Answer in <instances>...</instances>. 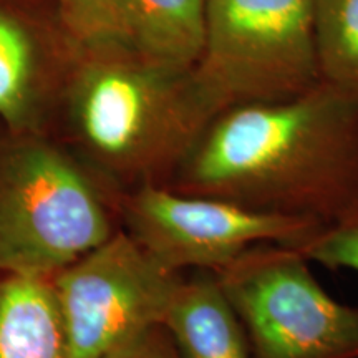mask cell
Returning a JSON list of instances; mask_svg holds the SVG:
<instances>
[{"mask_svg":"<svg viewBox=\"0 0 358 358\" xmlns=\"http://www.w3.org/2000/svg\"><path fill=\"white\" fill-rule=\"evenodd\" d=\"M163 325L182 358H252L243 322L214 272L182 277Z\"/></svg>","mask_w":358,"mask_h":358,"instance_id":"obj_8","label":"cell"},{"mask_svg":"<svg viewBox=\"0 0 358 358\" xmlns=\"http://www.w3.org/2000/svg\"><path fill=\"white\" fill-rule=\"evenodd\" d=\"M320 80L358 93V0H313Z\"/></svg>","mask_w":358,"mask_h":358,"instance_id":"obj_12","label":"cell"},{"mask_svg":"<svg viewBox=\"0 0 358 358\" xmlns=\"http://www.w3.org/2000/svg\"><path fill=\"white\" fill-rule=\"evenodd\" d=\"M120 201L77 156L15 136L0 148V275L50 279L118 231Z\"/></svg>","mask_w":358,"mask_h":358,"instance_id":"obj_3","label":"cell"},{"mask_svg":"<svg viewBox=\"0 0 358 358\" xmlns=\"http://www.w3.org/2000/svg\"><path fill=\"white\" fill-rule=\"evenodd\" d=\"M120 214L124 231L161 266L179 274L186 268L217 274L254 245L299 248L324 227L153 182L124 191Z\"/></svg>","mask_w":358,"mask_h":358,"instance_id":"obj_6","label":"cell"},{"mask_svg":"<svg viewBox=\"0 0 358 358\" xmlns=\"http://www.w3.org/2000/svg\"><path fill=\"white\" fill-rule=\"evenodd\" d=\"M181 280L124 229L62 268L50 284L71 358H103L163 324Z\"/></svg>","mask_w":358,"mask_h":358,"instance_id":"obj_7","label":"cell"},{"mask_svg":"<svg viewBox=\"0 0 358 358\" xmlns=\"http://www.w3.org/2000/svg\"><path fill=\"white\" fill-rule=\"evenodd\" d=\"M55 71L32 30L0 8V120L13 136L37 134Z\"/></svg>","mask_w":358,"mask_h":358,"instance_id":"obj_9","label":"cell"},{"mask_svg":"<svg viewBox=\"0 0 358 358\" xmlns=\"http://www.w3.org/2000/svg\"><path fill=\"white\" fill-rule=\"evenodd\" d=\"M127 43L176 69H194L204 50L208 0H122Z\"/></svg>","mask_w":358,"mask_h":358,"instance_id":"obj_11","label":"cell"},{"mask_svg":"<svg viewBox=\"0 0 358 358\" xmlns=\"http://www.w3.org/2000/svg\"><path fill=\"white\" fill-rule=\"evenodd\" d=\"M194 73L219 113L315 88L322 80L313 0H208Z\"/></svg>","mask_w":358,"mask_h":358,"instance_id":"obj_4","label":"cell"},{"mask_svg":"<svg viewBox=\"0 0 358 358\" xmlns=\"http://www.w3.org/2000/svg\"><path fill=\"white\" fill-rule=\"evenodd\" d=\"M169 187L337 222L358 209V93L320 82L289 100L222 110Z\"/></svg>","mask_w":358,"mask_h":358,"instance_id":"obj_1","label":"cell"},{"mask_svg":"<svg viewBox=\"0 0 358 358\" xmlns=\"http://www.w3.org/2000/svg\"><path fill=\"white\" fill-rule=\"evenodd\" d=\"M103 358H182L163 324L138 334Z\"/></svg>","mask_w":358,"mask_h":358,"instance_id":"obj_15","label":"cell"},{"mask_svg":"<svg viewBox=\"0 0 358 358\" xmlns=\"http://www.w3.org/2000/svg\"><path fill=\"white\" fill-rule=\"evenodd\" d=\"M294 245L264 243L217 272L252 358H358V307L322 287Z\"/></svg>","mask_w":358,"mask_h":358,"instance_id":"obj_5","label":"cell"},{"mask_svg":"<svg viewBox=\"0 0 358 358\" xmlns=\"http://www.w3.org/2000/svg\"><path fill=\"white\" fill-rule=\"evenodd\" d=\"M64 96L88 164L124 191L169 186L219 113L194 69L159 64L127 43L73 48Z\"/></svg>","mask_w":358,"mask_h":358,"instance_id":"obj_2","label":"cell"},{"mask_svg":"<svg viewBox=\"0 0 358 358\" xmlns=\"http://www.w3.org/2000/svg\"><path fill=\"white\" fill-rule=\"evenodd\" d=\"M73 48L127 43L122 0H57ZM128 45V43H127Z\"/></svg>","mask_w":358,"mask_h":358,"instance_id":"obj_13","label":"cell"},{"mask_svg":"<svg viewBox=\"0 0 358 358\" xmlns=\"http://www.w3.org/2000/svg\"><path fill=\"white\" fill-rule=\"evenodd\" d=\"M0 358H71L50 279L0 275Z\"/></svg>","mask_w":358,"mask_h":358,"instance_id":"obj_10","label":"cell"},{"mask_svg":"<svg viewBox=\"0 0 358 358\" xmlns=\"http://www.w3.org/2000/svg\"><path fill=\"white\" fill-rule=\"evenodd\" d=\"M312 264L330 271L358 272V209L340 221L317 231L297 248Z\"/></svg>","mask_w":358,"mask_h":358,"instance_id":"obj_14","label":"cell"}]
</instances>
